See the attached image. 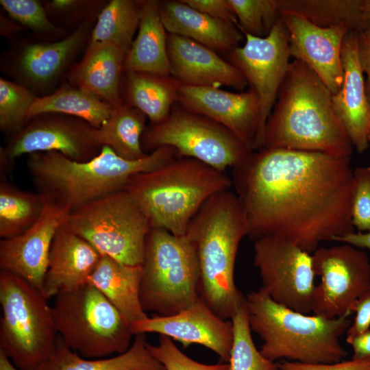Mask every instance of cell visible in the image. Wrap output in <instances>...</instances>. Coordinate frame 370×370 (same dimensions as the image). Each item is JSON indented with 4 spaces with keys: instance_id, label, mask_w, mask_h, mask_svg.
I'll return each instance as SVG.
<instances>
[{
    "instance_id": "obj_1",
    "label": "cell",
    "mask_w": 370,
    "mask_h": 370,
    "mask_svg": "<svg viewBox=\"0 0 370 370\" xmlns=\"http://www.w3.org/2000/svg\"><path fill=\"white\" fill-rule=\"evenodd\" d=\"M351 158L282 148L254 150L232 168V185L254 242L273 236L312 254L355 232Z\"/></svg>"
},
{
    "instance_id": "obj_2",
    "label": "cell",
    "mask_w": 370,
    "mask_h": 370,
    "mask_svg": "<svg viewBox=\"0 0 370 370\" xmlns=\"http://www.w3.org/2000/svg\"><path fill=\"white\" fill-rule=\"evenodd\" d=\"M262 147L352 157L354 147L334 112L332 92L299 60L289 64L265 125Z\"/></svg>"
},
{
    "instance_id": "obj_3",
    "label": "cell",
    "mask_w": 370,
    "mask_h": 370,
    "mask_svg": "<svg viewBox=\"0 0 370 370\" xmlns=\"http://www.w3.org/2000/svg\"><path fill=\"white\" fill-rule=\"evenodd\" d=\"M175 157L173 148L162 147L143 158L130 160L103 146L96 156L84 162L57 151L32 153L27 166L37 193L72 212L123 190L134 175L153 171Z\"/></svg>"
},
{
    "instance_id": "obj_4",
    "label": "cell",
    "mask_w": 370,
    "mask_h": 370,
    "mask_svg": "<svg viewBox=\"0 0 370 370\" xmlns=\"http://www.w3.org/2000/svg\"><path fill=\"white\" fill-rule=\"evenodd\" d=\"M245 215L236 194L212 195L191 220L186 235L194 245L199 268V295L214 313L231 319L245 297L236 288L234 267Z\"/></svg>"
},
{
    "instance_id": "obj_5",
    "label": "cell",
    "mask_w": 370,
    "mask_h": 370,
    "mask_svg": "<svg viewBox=\"0 0 370 370\" xmlns=\"http://www.w3.org/2000/svg\"><path fill=\"white\" fill-rule=\"evenodd\" d=\"M251 330L262 340L261 354L302 363H334L347 355L340 343L349 316L327 319L303 314L274 301L261 287L245 297Z\"/></svg>"
},
{
    "instance_id": "obj_6",
    "label": "cell",
    "mask_w": 370,
    "mask_h": 370,
    "mask_svg": "<svg viewBox=\"0 0 370 370\" xmlns=\"http://www.w3.org/2000/svg\"><path fill=\"white\" fill-rule=\"evenodd\" d=\"M232 186L225 172L195 159L175 157L134 175L124 189L143 209L151 227L183 236L204 204Z\"/></svg>"
},
{
    "instance_id": "obj_7",
    "label": "cell",
    "mask_w": 370,
    "mask_h": 370,
    "mask_svg": "<svg viewBox=\"0 0 370 370\" xmlns=\"http://www.w3.org/2000/svg\"><path fill=\"white\" fill-rule=\"evenodd\" d=\"M196 251L188 236L151 227L145 245L139 298L145 311L167 317L193 305L200 297Z\"/></svg>"
},
{
    "instance_id": "obj_8",
    "label": "cell",
    "mask_w": 370,
    "mask_h": 370,
    "mask_svg": "<svg viewBox=\"0 0 370 370\" xmlns=\"http://www.w3.org/2000/svg\"><path fill=\"white\" fill-rule=\"evenodd\" d=\"M0 304V350L19 370L36 369L58 341L48 299L18 275L1 271Z\"/></svg>"
},
{
    "instance_id": "obj_9",
    "label": "cell",
    "mask_w": 370,
    "mask_h": 370,
    "mask_svg": "<svg viewBox=\"0 0 370 370\" xmlns=\"http://www.w3.org/2000/svg\"><path fill=\"white\" fill-rule=\"evenodd\" d=\"M52 307L58 336L86 358L125 352L134 336L130 324L94 286L86 283L59 293Z\"/></svg>"
},
{
    "instance_id": "obj_10",
    "label": "cell",
    "mask_w": 370,
    "mask_h": 370,
    "mask_svg": "<svg viewBox=\"0 0 370 370\" xmlns=\"http://www.w3.org/2000/svg\"><path fill=\"white\" fill-rule=\"evenodd\" d=\"M66 223L101 255L128 265H141L151 226L125 189L71 212Z\"/></svg>"
},
{
    "instance_id": "obj_11",
    "label": "cell",
    "mask_w": 370,
    "mask_h": 370,
    "mask_svg": "<svg viewBox=\"0 0 370 370\" xmlns=\"http://www.w3.org/2000/svg\"><path fill=\"white\" fill-rule=\"evenodd\" d=\"M142 145L149 153L170 147L177 157L195 159L224 172L254 151L227 128L178 102L163 121L146 128Z\"/></svg>"
},
{
    "instance_id": "obj_12",
    "label": "cell",
    "mask_w": 370,
    "mask_h": 370,
    "mask_svg": "<svg viewBox=\"0 0 370 370\" xmlns=\"http://www.w3.org/2000/svg\"><path fill=\"white\" fill-rule=\"evenodd\" d=\"M254 251L262 288L271 298L293 310L312 312L317 285L312 254L273 236L255 241Z\"/></svg>"
},
{
    "instance_id": "obj_13",
    "label": "cell",
    "mask_w": 370,
    "mask_h": 370,
    "mask_svg": "<svg viewBox=\"0 0 370 370\" xmlns=\"http://www.w3.org/2000/svg\"><path fill=\"white\" fill-rule=\"evenodd\" d=\"M245 42L225 55L257 94L260 106L254 150L262 148L264 128L291 62L287 29L280 17L265 37L243 32Z\"/></svg>"
},
{
    "instance_id": "obj_14",
    "label": "cell",
    "mask_w": 370,
    "mask_h": 370,
    "mask_svg": "<svg viewBox=\"0 0 370 370\" xmlns=\"http://www.w3.org/2000/svg\"><path fill=\"white\" fill-rule=\"evenodd\" d=\"M94 128L86 121L69 115L36 116L12 134L6 146L1 148V175H8L14 160L27 153L57 151L73 160H89L101 149L95 140Z\"/></svg>"
},
{
    "instance_id": "obj_15",
    "label": "cell",
    "mask_w": 370,
    "mask_h": 370,
    "mask_svg": "<svg viewBox=\"0 0 370 370\" xmlns=\"http://www.w3.org/2000/svg\"><path fill=\"white\" fill-rule=\"evenodd\" d=\"M317 285L312 313L327 319L350 316L354 301L370 288V261L361 249L343 243L312 254Z\"/></svg>"
},
{
    "instance_id": "obj_16",
    "label": "cell",
    "mask_w": 370,
    "mask_h": 370,
    "mask_svg": "<svg viewBox=\"0 0 370 370\" xmlns=\"http://www.w3.org/2000/svg\"><path fill=\"white\" fill-rule=\"evenodd\" d=\"M42 198L38 221L23 233L0 241L1 271L18 275L41 292L53 238L71 212Z\"/></svg>"
},
{
    "instance_id": "obj_17",
    "label": "cell",
    "mask_w": 370,
    "mask_h": 370,
    "mask_svg": "<svg viewBox=\"0 0 370 370\" xmlns=\"http://www.w3.org/2000/svg\"><path fill=\"white\" fill-rule=\"evenodd\" d=\"M135 336L157 333L180 342L184 347L195 343L215 352L229 362L233 341L232 321L219 318L199 297L190 307L173 315L156 316L130 324Z\"/></svg>"
},
{
    "instance_id": "obj_18",
    "label": "cell",
    "mask_w": 370,
    "mask_h": 370,
    "mask_svg": "<svg viewBox=\"0 0 370 370\" xmlns=\"http://www.w3.org/2000/svg\"><path fill=\"white\" fill-rule=\"evenodd\" d=\"M280 17L288 33L291 56L309 66L332 95L337 92L344 78L342 46L351 30L321 27L292 13L280 12Z\"/></svg>"
},
{
    "instance_id": "obj_19",
    "label": "cell",
    "mask_w": 370,
    "mask_h": 370,
    "mask_svg": "<svg viewBox=\"0 0 370 370\" xmlns=\"http://www.w3.org/2000/svg\"><path fill=\"white\" fill-rule=\"evenodd\" d=\"M177 102L227 128L254 150L260 106L258 97L251 88L233 92L217 87L180 84Z\"/></svg>"
},
{
    "instance_id": "obj_20",
    "label": "cell",
    "mask_w": 370,
    "mask_h": 370,
    "mask_svg": "<svg viewBox=\"0 0 370 370\" xmlns=\"http://www.w3.org/2000/svg\"><path fill=\"white\" fill-rule=\"evenodd\" d=\"M170 75L180 84L191 86H227L244 91L248 86L242 73L217 51L191 39L169 34Z\"/></svg>"
},
{
    "instance_id": "obj_21",
    "label": "cell",
    "mask_w": 370,
    "mask_h": 370,
    "mask_svg": "<svg viewBox=\"0 0 370 370\" xmlns=\"http://www.w3.org/2000/svg\"><path fill=\"white\" fill-rule=\"evenodd\" d=\"M358 32L349 31L343 40L344 78L338 91L332 95V106L353 147L362 153L369 147L370 103L358 59Z\"/></svg>"
},
{
    "instance_id": "obj_22",
    "label": "cell",
    "mask_w": 370,
    "mask_h": 370,
    "mask_svg": "<svg viewBox=\"0 0 370 370\" xmlns=\"http://www.w3.org/2000/svg\"><path fill=\"white\" fill-rule=\"evenodd\" d=\"M101 256L66 221L51 244L42 291L44 296L49 299L88 283Z\"/></svg>"
},
{
    "instance_id": "obj_23",
    "label": "cell",
    "mask_w": 370,
    "mask_h": 370,
    "mask_svg": "<svg viewBox=\"0 0 370 370\" xmlns=\"http://www.w3.org/2000/svg\"><path fill=\"white\" fill-rule=\"evenodd\" d=\"M159 10L169 34L191 39L215 51L227 53L245 38L236 25L212 18L183 0L159 1Z\"/></svg>"
},
{
    "instance_id": "obj_24",
    "label": "cell",
    "mask_w": 370,
    "mask_h": 370,
    "mask_svg": "<svg viewBox=\"0 0 370 370\" xmlns=\"http://www.w3.org/2000/svg\"><path fill=\"white\" fill-rule=\"evenodd\" d=\"M126 55L110 43H89L83 59L71 73V80L77 87L119 106L124 102L120 86Z\"/></svg>"
},
{
    "instance_id": "obj_25",
    "label": "cell",
    "mask_w": 370,
    "mask_h": 370,
    "mask_svg": "<svg viewBox=\"0 0 370 370\" xmlns=\"http://www.w3.org/2000/svg\"><path fill=\"white\" fill-rule=\"evenodd\" d=\"M136 38L126 55L124 71L170 75L168 33L162 22L159 1H144Z\"/></svg>"
},
{
    "instance_id": "obj_26",
    "label": "cell",
    "mask_w": 370,
    "mask_h": 370,
    "mask_svg": "<svg viewBox=\"0 0 370 370\" xmlns=\"http://www.w3.org/2000/svg\"><path fill=\"white\" fill-rule=\"evenodd\" d=\"M141 265H128L102 255L88 282L132 324L148 317L139 298Z\"/></svg>"
},
{
    "instance_id": "obj_27",
    "label": "cell",
    "mask_w": 370,
    "mask_h": 370,
    "mask_svg": "<svg viewBox=\"0 0 370 370\" xmlns=\"http://www.w3.org/2000/svg\"><path fill=\"white\" fill-rule=\"evenodd\" d=\"M145 334L134 336L124 353L106 358L88 359L70 349L59 336L52 355L34 370H166L149 352Z\"/></svg>"
},
{
    "instance_id": "obj_28",
    "label": "cell",
    "mask_w": 370,
    "mask_h": 370,
    "mask_svg": "<svg viewBox=\"0 0 370 370\" xmlns=\"http://www.w3.org/2000/svg\"><path fill=\"white\" fill-rule=\"evenodd\" d=\"M125 74V102L141 111L150 120V125L163 121L178 101L180 84L171 75L143 72Z\"/></svg>"
},
{
    "instance_id": "obj_29",
    "label": "cell",
    "mask_w": 370,
    "mask_h": 370,
    "mask_svg": "<svg viewBox=\"0 0 370 370\" xmlns=\"http://www.w3.org/2000/svg\"><path fill=\"white\" fill-rule=\"evenodd\" d=\"M87 32L88 27L83 24L62 40L27 46L20 58L22 73L35 84L51 82L83 45Z\"/></svg>"
},
{
    "instance_id": "obj_30",
    "label": "cell",
    "mask_w": 370,
    "mask_h": 370,
    "mask_svg": "<svg viewBox=\"0 0 370 370\" xmlns=\"http://www.w3.org/2000/svg\"><path fill=\"white\" fill-rule=\"evenodd\" d=\"M146 118L141 111L124 101L99 127L94 128L95 140L101 147L108 146L124 159L143 158L148 154L142 145Z\"/></svg>"
},
{
    "instance_id": "obj_31",
    "label": "cell",
    "mask_w": 370,
    "mask_h": 370,
    "mask_svg": "<svg viewBox=\"0 0 370 370\" xmlns=\"http://www.w3.org/2000/svg\"><path fill=\"white\" fill-rule=\"evenodd\" d=\"M116 106L78 87L64 86L51 95L36 97L30 107L29 121L40 114L56 113L81 119L99 127Z\"/></svg>"
},
{
    "instance_id": "obj_32",
    "label": "cell",
    "mask_w": 370,
    "mask_h": 370,
    "mask_svg": "<svg viewBox=\"0 0 370 370\" xmlns=\"http://www.w3.org/2000/svg\"><path fill=\"white\" fill-rule=\"evenodd\" d=\"M279 12L297 14L321 27H346L360 32L370 27L361 0H278Z\"/></svg>"
},
{
    "instance_id": "obj_33",
    "label": "cell",
    "mask_w": 370,
    "mask_h": 370,
    "mask_svg": "<svg viewBox=\"0 0 370 370\" xmlns=\"http://www.w3.org/2000/svg\"><path fill=\"white\" fill-rule=\"evenodd\" d=\"M143 1H109L99 14L89 43H110L127 53L139 26Z\"/></svg>"
},
{
    "instance_id": "obj_34",
    "label": "cell",
    "mask_w": 370,
    "mask_h": 370,
    "mask_svg": "<svg viewBox=\"0 0 370 370\" xmlns=\"http://www.w3.org/2000/svg\"><path fill=\"white\" fill-rule=\"evenodd\" d=\"M44 207L38 193L23 190L5 180L0 184V237L18 236L39 219Z\"/></svg>"
},
{
    "instance_id": "obj_35",
    "label": "cell",
    "mask_w": 370,
    "mask_h": 370,
    "mask_svg": "<svg viewBox=\"0 0 370 370\" xmlns=\"http://www.w3.org/2000/svg\"><path fill=\"white\" fill-rule=\"evenodd\" d=\"M231 321L233 341L229 360L230 370H280L278 363L264 357L255 346L245 299L237 308Z\"/></svg>"
},
{
    "instance_id": "obj_36",
    "label": "cell",
    "mask_w": 370,
    "mask_h": 370,
    "mask_svg": "<svg viewBox=\"0 0 370 370\" xmlns=\"http://www.w3.org/2000/svg\"><path fill=\"white\" fill-rule=\"evenodd\" d=\"M35 97L24 86L0 79V128L14 134L28 123V111Z\"/></svg>"
},
{
    "instance_id": "obj_37",
    "label": "cell",
    "mask_w": 370,
    "mask_h": 370,
    "mask_svg": "<svg viewBox=\"0 0 370 370\" xmlns=\"http://www.w3.org/2000/svg\"><path fill=\"white\" fill-rule=\"evenodd\" d=\"M242 32L267 36L280 17L278 0H228Z\"/></svg>"
},
{
    "instance_id": "obj_38",
    "label": "cell",
    "mask_w": 370,
    "mask_h": 370,
    "mask_svg": "<svg viewBox=\"0 0 370 370\" xmlns=\"http://www.w3.org/2000/svg\"><path fill=\"white\" fill-rule=\"evenodd\" d=\"M151 355L159 361L166 370H230L229 363L206 365L198 362L182 352L173 340L160 335L158 344H147Z\"/></svg>"
},
{
    "instance_id": "obj_39",
    "label": "cell",
    "mask_w": 370,
    "mask_h": 370,
    "mask_svg": "<svg viewBox=\"0 0 370 370\" xmlns=\"http://www.w3.org/2000/svg\"><path fill=\"white\" fill-rule=\"evenodd\" d=\"M0 3L15 21L34 31L55 33L56 27L41 4L35 0H1Z\"/></svg>"
},
{
    "instance_id": "obj_40",
    "label": "cell",
    "mask_w": 370,
    "mask_h": 370,
    "mask_svg": "<svg viewBox=\"0 0 370 370\" xmlns=\"http://www.w3.org/2000/svg\"><path fill=\"white\" fill-rule=\"evenodd\" d=\"M352 215L355 230L370 231V166L354 169Z\"/></svg>"
},
{
    "instance_id": "obj_41",
    "label": "cell",
    "mask_w": 370,
    "mask_h": 370,
    "mask_svg": "<svg viewBox=\"0 0 370 370\" xmlns=\"http://www.w3.org/2000/svg\"><path fill=\"white\" fill-rule=\"evenodd\" d=\"M278 366L280 370H370V358L312 364L285 360L278 363Z\"/></svg>"
},
{
    "instance_id": "obj_42",
    "label": "cell",
    "mask_w": 370,
    "mask_h": 370,
    "mask_svg": "<svg viewBox=\"0 0 370 370\" xmlns=\"http://www.w3.org/2000/svg\"><path fill=\"white\" fill-rule=\"evenodd\" d=\"M183 1L212 18L238 25L236 16L228 0H183Z\"/></svg>"
},
{
    "instance_id": "obj_43",
    "label": "cell",
    "mask_w": 370,
    "mask_h": 370,
    "mask_svg": "<svg viewBox=\"0 0 370 370\" xmlns=\"http://www.w3.org/2000/svg\"><path fill=\"white\" fill-rule=\"evenodd\" d=\"M351 313L355 317L346 334L347 336L362 333L370 328V288L360 295L352 304Z\"/></svg>"
},
{
    "instance_id": "obj_44",
    "label": "cell",
    "mask_w": 370,
    "mask_h": 370,
    "mask_svg": "<svg viewBox=\"0 0 370 370\" xmlns=\"http://www.w3.org/2000/svg\"><path fill=\"white\" fill-rule=\"evenodd\" d=\"M358 51L360 67L367 75L366 88H370V27L358 32Z\"/></svg>"
},
{
    "instance_id": "obj_45",
    "label": "cell",
    "mask_w": 370,
    "mask_h": 370,
    "mask_svg": "<svg viewBox=\"0 0 370 370\" xmlns=\"http://www.w3.org/2000/svg\"><path fill=\"white\" fill-rule=\"evenodd\" d=\"M353 349V360L370 358V329L362 333L346 337Z\"/></svg>"
},
{
    "instance_id": "obj_46",
    "label": "cell",
    "mask_w": 370,
    "mask_h": 370,
    "mask_svg": "<svg viewBox=\"0 0 370 370\" xmlns=\"http://www.w3.org/2000/svg\"><path fill=\"white\" fill-rule=\"evenodd\" d=\"M332 241L346 243L358 249L370 250V231L353 232L341 236L334 237Z\"/></svg>"
},
{
    "instance_id": "obj_47",
    "label": "cell",
    "mask_w": 370,
    "mask_h": 370,
    "mask_svg": "<svg viewBox=\"0 0 370 370\" xmlns=\"http://www.w3.org/2000/svg\"><path fill=\"white\" fill-rule=\"evenodd\" d=\"M84 3V2H83ZM82 1L73 0H54L49 3L50 9L57 12H67L78 8Z\"/></svg>"
},
{
    "instance_id": "obj_48",
    "label": "cell",
    "mask_w": 370,
    "mask_h": 370,
    "mask_svg": "<svg viewBox=\"0 0 370 370\" xmlns=\"http://www.w3.org/2000/svg\"><path fill=\"white\" fill-rule=\"evenodd\" d=\"M0 370H19L2 350H0Z\"/></svg>"
},
{
    "instance_id": "obj_49",
    "label": "cell",
    "mask_w": 370,
    "mask_h": 370,
    "mask_svg": "<svg viewBox=\"0 0 370 370\" xmlns=\"http://www.w3.org/2000/svg\"><path fill=\"white\" fill-rule=\"evenodd\" d=\"M361 10L365 19L370 24V0H361Z\"/></svg>"
},
{
    "instance_id": "obj_50",
    "label": "cell",
    "mask_w": 370,
    "mask_h": 370,
    "mask_svg": "<svg viewBox=\"0 0 370 370\" xmlns=\"http://www.w3.org/2000/svg\"><path fill=\"white\" fill-rule=\"evenodd\" d=\"M366 90H367V97H368V99H369V101L370 103V88H366Z\"/></svg>"
},
{
    "instance_id": "obj_51",
    "label": "cell",
    "mask_w": 370,
    "mask_h": 370,
    "mask_svg": "<svg viewBox=\"0 0 370 370\" xmlns=\"http://www.w3.org/2000/svg\"><path fill=\"white\" fill-rule=\"evenodd\" d=\"M369 147H370V134H369Z\"/></svg>"
}]
</instances>
